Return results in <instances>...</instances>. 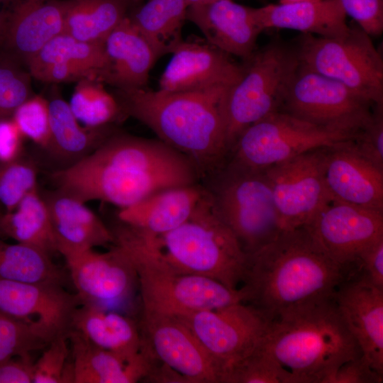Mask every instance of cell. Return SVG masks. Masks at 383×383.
Returning <instances> with one entry per match:
<instances>
[{
    "mask_svg": "<svg viewBox=\"0 0 383 383\" xmlns=\"http://www.w3.org/2000/svg\"><path fill=\"white\" fill-rule=\"evenodd\" d=\"M79 298L57 282H24L0 279V310L19 319L36 318L55 336L68 334Z\"/></svg>",
    "mask_w": 383,
    "mask_h": 383,
    "instance_id": "obj_18",
    "label": "cell"
},
{
    "mask_svg": "<svg viewBox=\"0 0 383 383\" xmlns=\"http://www.w3.org/2000/svg\"><path fill=\"white\" fill-rule=\"evenodd\" d=\"M72 383H135L147 379L155 365L148 349L127 360L104 350L70 330Z\"/></svg>",
    "mask_w": 383,
    "mask_h": 383,
    "instance_id": "obj_24",
    "label": "cell"
},
{
    "mask_svg": "<svg viewBox=\"0 0 383 383\" xmlns=\"http://www.w3.org/2000/svg\"><path fill=\"white\" fill-rule=\"evenodd\" d=\"M304 1H311V0H279V3L281 4L293 3V2Z\"/></svg>",
    "mask_w": 383,
    "mask_h": 383,
    "instance_id": "obj_49",
    "label": "cell"
},
{
    "mask_svg": "<svg viewBox=\"0 0 383 383\" xmlns=\"http://www.w3.org/2000/svg\"><path fill=\"white\" fill-rule=\"evenodd\" d=\"M143 341L182 383H221L220 370L190 329L178 318L143 311Z\"/></svg>",
    "mask_w": 383,
    "mask_h": 383,
    "instance_id": "obj_14",
    "label": "cell"
},
{
    "mask_svg": "<svg viewBox=\"0 0 383 383\" xmlns=\"http://www.w3.org/2000/svg\"><path fill=\"white\" fill-rule=\"evenodd\" d=\"M34 362L30 354L0 363V383H33Z\"/></svg>",
    "mask_w": 383,
    "mask_h": 383,
    "instance_id": "obj_46",
    "label": "cell"
},
{
    "mask_svg": "<svg viewBox=\"0 0 383 383\" xmlns=\"http://www.w3.org/2000/svg\"><path fill=\"white\" fill-rule=\"evenodd\" d=\"M209 191L198 183L163 189L120 209L118 220L141 233L161 235L188 220Z\"/></svg>",
    "mask_w": 383,
    "mask_h": 383,
    "instance_id": "obj_23",
    "label": "cell"
},
{
    "mask_svg": "<svg viewBox=\"0 0 383 383\" xmlns=\"http://www.w3.org/2000/svg\"><path fill=\"white\" fill-rule=\"evenodd\" d=\"M262 341V340H261ZM224 383H296L293 374L259 345L227 372Z\"/></svg>",
    "mask_w": 383,
    "mask_h": 383,
    "instance_id": "obj_37",
    "label": "cell"
},
{
    "mask_svg": "<svg viewBox=\"0 0 383 383\" xmlns=\"http://www.w3.org/2000/svg\"><path fill=\"white\" fill-rule=\"evenodd\" d=\"M350 265L353 275L383 289V238L364 249Z\"/></svg>",
    "mask_w": 383,
    "mask_h": 383,
    "instance_id": "obj_44",
    "label": "cell"
},
{
    "mask_svg": "<svg viewBox=\"0 0 383 383\" xmlns=\"http://www.w3.org/2000/svg\"><path fill=\"white\" fill-rule=\"evenodd\" d=\"M228 91L225 109L227 155L248 127L279 110L299 62L295 48L274 41L247 60Z\"/></svg>",
    "mask_w": 383,
    "mask_h": 383,
    "instance_id": "obj_7",
    "label": "cell"
},
{
    "mask_svg": "<svg viewBox=\"0 0 383 383\" xmlns=\"http://www.w3.org/2000/svg\"><path fill=\"white\" fill-rule=\"evenodd\" d=\"M0 226L5 238L50 256L58 252L48 205L38 188L27 194L13 211L2 213Z\"/></svg>",
    "mask_w": 383,
    "mask_h": 383,
    "instance_id": "obj_30",
    "label": "cell"
},
{
    "mask_svg": "<svg viewBox=\"0 0 383 383\" xmlns=\"http://www.w3.org/2000/svg\"><path fill=\"white\" fill-rule=\"evenodd\" d=\"M231 87L177 92L116 89L114 96L126 116L187 157L204 178L213 177L227 155L225 109Z\"/></svg>",
    "mask_w": 383,
    "mask_h": 383,
    "instance_id": "obj_2",
    "label": "cell"
},
{
    "mask_svg": "<svg viewBox=\"0 0 383 383\" xmlns=\"http://www.w3.org/2000/svg\"><path fill=\"white\" fill-rule=\"evenodd\" d=\"M176 317L190 329L215 362L221 383L228 370L259 345L271 322L244 302Z\"/></svg>",
    "mask_w": 383,
    "mask_h": 383,
    "instance_id": "obj_12",
    "label": "cell"
},
{
    "mask_svg": "<svg viewBox=\"0 0 383 383\" xmlns=\"http://www.w3.org/2000/svg\"><path fill=\"white\" fill-rule=\"evenodd\" d=\"M351 140L327 148L328 189L333 200L383 212V170L355 152Z\"/></svg>",
    "mask_w": 383,
    "mask_h": 383,
    "instance_id": "obj_22",
    "label": "cell"
},
{
    "mask_svg": "<svg viewBox=\"0 0 383 383\" xmlns=\"http://www.w3.org/2000/svg\"><path fill=\"white\" fill-rule=\"evenodd\" d=\"M261 345L296 383H328L343 363L362 355L333 294L283 311L271 321Z\"/></svg>",
    "mask_w": 383,
    "mask_h": 383,
    "instance_id": "obj_4",
    "label": "cell"
},
{
    "mask_svg": "<svg viewBox=\"0 0 383 383\" xmlns=\"http://www.w3.org/2000/svg\"><path fill=\"white\" fill-rule=\"evenodd\" d=\"M2 32H3V19H2L1 13L0 11V41L2 36Z\"/></svg>",
    "mask_w": 383,
    "mask_h": 383,
    "instance_id": "obj_50",
    "label": "cell"
},
{
    "mask_svg": "<svg viewBox=\"0 0 383 383\" xmlns=\"http://www.w3.org/2000/svg\"><path fill=\"white\" fill-rule=\"evenodd\" d=\"M204 0H186L187 4L188 6L196 5V4H200L203 3Z\"/></svg>",
    "mask_w": 383,
    "mask_h": 383,
    "instance_id": "obj_48",
    "label": "cell"
},
{
    "mask_svg": "<svg viewBox=\"0 0 383 383\" xmlns=\"http://www.w3.org/2000/svg\"><path fill=\"white\" fill-rule=\"evenodd\" d=\"M333 297L362 355L383 374V289L350 275L338 285Z\"/></svg>",
    "mask_w": 383,
    "mask_h": 383,
    "instance_id": "obj_19",
    "label": "cell"
},
{
    "mask_svg": "<svg viewBox=\"0 0 383 383\" xmlns=\"http://www.w3.org/2000/svg\"><path fill=\"white\" fill-rule=\"evenodd\" d=\"M186 19L196 25L212 46L246 60L254 53L257 37L262 31L255 8L233 0L189 6Z\"/></svg>",
    "mask_w": 383,
    "mask_h": 383,
    "instance_id": "obj_21",
    "label": "cell"
},
{
    "mask_svg": "<svg viewBox=\"0 0 383 383\" xmlns=\"http://www.w3.org/2000/svg\"><path fill=\"white\" fill-rule=\"evenodd\" d=\"M187 7L186 0H149L129 17L160 57L182 41Z\"/></svg>",
    "mask_w": 383,
    "mask_h": 383,
    "instance_id": "obj_32",
    "label": "cell"
},
{
    "mask_svg": "<svg viewBox=\"0 0 383 383\" xmlns=\"http://www.w3.org/2000/svg\"><path fill=\"white\" fill-rule=\"evenodd\" d=\"M55 338L39 321L19 319L0 310V363L44 348Z\"/></svg>",
    "mask_w": 383,
    "mask_h": 383,
    "instance_id": "obj_36",
    "label": "cell"
},
{
    "mask_svg": "<svg viewBox=\"0 0 383 383\" xmlns=\"http://www.w3.org/2000/svg\"><path fill=\"white\" fill-rule=\"evenodd\" d=\"M377 104L299 64L279 111L323 128L356 135Z\"/></svg>",
    "mask_w": 383,
    "mask_h": 383,
    "instance_id": "obj_11",
    "label": "cell"
},
{
    "mask_svg": "<svg viewBox=\"0 0 383 383\" xmlns=\"http://www.w3.org/2000/svg\"><path fill=\"white\" fill-rule=\"evenodd\" d=\"M350 143L360 156L383 170V104L374 106L371 118Z\"/></svg>",
    "mask_w": 383,
    "mask_h": 383,
    "instance_id": "obj_42",
    "label": "cell"
},
{
    "mask_svg": "<svg viewBox=\"0 0 383 383\" xmlns=\"http://www.w3.org/2000/svg\"><path fill=\"white\" fill-rule=\"evenodd\" d=\"M102 83L91 79L79 80L72 94L69 106L76 118L84 126L110 127L126 116L115 96Z\"/></svg>",
    "mask_w": 383,
    "mask_h": 383,
    "instance_id": "obj_35",
    "label": "cell"
},
{
    "mask_svg": "<svg viewBox=\"0 0 383 383\" xmlns=\"http://www.w3.org/2000/svg\"><path fill=\"white\" fill-rule=\"evenodd\" d=\"M49 210L58 253L113 245L114 236L86 203L59 189L43 195Z\"/></svg>",
    "mask_w": 383,
    "mask_h": 383,
    "instance_id": "obj_25",
    "label": "cell"
},
{
    "mask_svg": "<svg viewBox=\"0 0 383 383\" xmlns=\"http://www.w3.org/2000/svg\"><path fill=\"white\" fill-rule=\"evenodd\" d=\"M347 274V268L333 261L304 226L284 230L248 255L244 303L272 321L290 307L333 295Z\"/></svg>",
    "mask_w": 383,
    "mask_h": 383,
    "instance_id": "obj_3",
    "label": "cell"
},
{
    "mask_svg": "<svg viewBox=\"0 0 383 383\" xmlns=\"http://www.w3.org/2000/svg\"><path fill=\"white\" fill-rule=\"evenodd\" d=\"M217 1V0H204L202 4L212 2V1Z\"/></svg>",
    "mask_w": 383,
    "mask_h": 383,
    "instance_id": "obj_52",
    "label": "cell"
},
{
    "mask_svg": "<svg viewBox=\"0 0 383 383\" xmlns=\"http://www.w3.org/2000/svg\"><path fill=\"white\" fill-rule=\"evenodd\" d=\"M1 215H2V213L0 212V221H1ZM0 238H2V239H4V236L3 235V233L1 231V226H0Z\"/></svg>",
    "mask_w": 383,
    "mask_h": 383,
    "instance_id": "obj_51",
    "label": "cell"
},
{
    "mask_svg": "<svg viewBox=\"0 0 383 383\" xmlns=\"http://www.w3.org/2000/svg\"><path fill=\"white\" fill-rule=\"evenodd\" d=\"M131 0H67L64 30L73 38L104 43L126 16Z\"/></svg>",
    "mask_w": 383,
    "mask_h": 383,
    "instance_id": "obj_31",
    "label": "cell"
},
{
    "mask_svg": "<svg viewBox=\"0 0 383 383\" xmlns=\"http://www.w3.org/2000/svg\"><path fill=\"white\" fill-rule=\"evenodd\" d=\"M11 118L24 138L47 150L50 133L47 98L40 94H33L16 109Z\"/></svg>",
    "mask_w": 383,
    "mask_h": 383,
    "instance_id": "obj_40",
    "label": "cell"
},
{
    "mask_svg": "<svg viewBox=\"0 0 383 383\" xmlns=\"http://www.w3.org/2000/svg\"><path fill=\"white\" fill-rule=\"evenodd\" d=\"M48 99L50 133L46 150L63 163L62 167L89 155L114 133L111 126L92 128L83 126L58 91H53Z\"/></svg>",
    "mask_w": 383,
    "mask_h": 383,
    "instance_id": "obj_29",
    "label": "cell"
},
{
    "mask_svg": "<svg viewBox=\"0 0 383 383\" xmlns=\"http://www.w3.org/2000/svg\"><path fill=\"white\" fill-rule=\"evenodd\" d=\"M0 279L63 283L65 275L48 254L19 243L9 244L0 238Z\"/></svg>",
    "mask_w": 383,
    "mask_h": 383,
    "instance_id": "obj_34",
    "label": "cell"
},
{
    "mask_svg": "<svg viewBox=\"0 0 383 383\" xmlns=\"http://www.w3.org/2000/svg\"><path fill=\"white\" fill-rule=\"evenodd\" d=\"M67 0H9L0 10V55L26 67L52 38L63 32Z\"/></svg>",
    "mask_w": 383,
    "mask_h": 383,
    "instance_id": "obj_17",
    "label": "cell"
},
{
    "mask_svg": "<svg viewBox=\"0 0 383 383\" xmlns=\"http://www.w3.org/2000/svg\"><path fill=\"white\" fill-rule=\"evenodd\" d=\"M71 330L127 360L135 358L142 351L143 339L135 323L106 308L81 304L74 312Z\"/></svg>",
    "mask_w": 383,
    "mask_h": 383,
    "instance_id": "obj_28",
    "label": "cell"
},
{
    "mask_svg": "<svg viewBox=\"0 0 383 383\" xmlns=\"http://www.w3.org/2000/svg\"><path fill=\"white\" fill-rule=\"evenodd\" d=\"M218 215L250 255L274 240L281 228L264 170L223 165L213 177Z\"/></svg>",
    "mask_w": 383,
    "mask_h": 383,
    "instance_id": "obj_8",
    "label": "cell"
},
{
    "mask_svg": "<svg viewBox=\"0 0 383 383\" xmlns=\"http://www.w3.org/2000/svg\"><path fill=\"white\" fill-rule=\"evenodd\" d=\"M172 54L159 80V89L165 91L232 87L244 72V66L234 63L227 54L213 46L182 40Z\"/></svg>",
    "mask_w": 383,
    "mask_h": 383,
    "instance_id": "obj_20",
    "label": "cell"
},
{
    "mask_svg": "<svg viewBox=\"0 0 383 383\" xmlns=\"http://www.w3.org/2000/svg\"><path fill=\"white\" fill-rule=\"evenodd\" d=\"M327 148L311 150L263 170L283 231L305 226L333 200L325 179Z\"/></svg>",
    "mask_w": 383,
    "mask_h": 383,
    "instance_id": "obj_13",
    "label": "cell"
},
{
    "mask_svg": "<svg viewBox=\"0 0 383 383\" xmlns=\"http://www.w3.org/2000/svg\"><path fill=\"white\" fill-rule=\"evenodd\" d=\"M383 374L374 370L362 355L343 363L328 383H382Z\"/></svg>",
    "mask_w": 383,
    "mask_h": 383,
    "instance_id": "obj_45",
    "label": "cell"
},
{
    "mask_svg": "<svg viewBox=\"0 0 383 383\" xmlns=\"http://www.w3.org/2000/svg\"><path fill=\"white\" fill-rule=\"evenodd\" d=\"M31 78L26 67L0 55V119L11 118L33 94Z\"/></svg>",
    "mask_w": 383,
    "mask_h": 383,
    "instance_id": "obj_39",
    "label": "cell"
},
{
    "mask_svg": "<svg viewBox=\"0 0 383 383\" xmlns=\"http://www.w3.org/2000/svg\"><path fill=\"white\" fill-rule=\"evenodd\" d=\"M62 256L81 304L108 309L128 299L138 282L131 262L114 244L105 252L89 249Z\"/></svg>",
    "mask_w": 383,
    "mask_h": 383,
    "instance_id": "obj_16",
    "label": "cell"
},
{
    "mask_svg": "<svg viewBox=\"0 0 383 383\" xmlns=\"http://www.w3.org/2000/svg\"><path fill=\"white\" fill-rule=\"evenodd\" d=\"M56 189L120 209L159 190L198 183L192 162L160 140L113 133L78 162L55 171Z\"/></svg>",
    "mask_w": 383,
    "mask_h": 383,
    "instance_id": "obj_1",
    "label": "cell"
},
{
    "mask_svg": "<svg viewBox=\"0 0 383 383\" xmlns=\"http://www.w3.org/2000/svg\"><path fill=\"white\" fill-rule=\"evenodd\" d=\"M38 175L37 164L23 154L0 161V204L6 212L13 211L27 194L38 188Z\"/></svg>",
    "mask_w": 383,
    "mask_h": 383,
    "instance_id": "obj_38",
    "label": "cell"
},
{
    "mask_svg": "<svg viewBox=\"0 0 383 383\" xmlns=\"http://www.w3.org/2000/svg\"><path fill=\"white\" fill-rule=\"evenodd\" d=\"M260 28H287L304 34L335 37L347 33L350 26L340 0H311L269 4L255 8Z\"/></svg>",
    "mask_w": 383,
    "mask_h": 383,
    "instance_id": "obj_27",
    "label": "cell"
},
{
    "mask_svg": "<svg viewBox=\"0 0 383 383\" xmlns=\"http://www.w3.org/2000/svg\"><path fill=\"white\" fill-rule=\"evenodd\" d=\"M111 231L113 244L135 269L143 311L181 316L245 302L241 287L232 289L214 279L175 270L126 225L118 221Z\"/></svg>",
    "mask_w": 383,
    "mask_h": 383,
    "instance_id": "obj_6",
    "label": "cell"
},
{
    "mask_svg": "<svg viewBox=\"0 0 383 383\" xmlns=\"http://www.w3.org/2000/svg\"><path fill=\"white\" fill-rule=\"evenodd\" d=\"M68 334L55 337L34 362L33 383H72Z\"/></svg>",
    "mask_w": 383,
    "mask_h": 383,
    "instance_id": "obj_41",
    "label": "cell"
},
{
    "mask_svg": "<svg viewBox=\"0 0 383 383\" xmlns=\"http://www.w3.org/2000/svg\"><path fill=\"white\" fill-rule=\"evenodd\" d=\"M24 139L11 118L0 119V161H9L21 156Z\"/></svg>",
    "mask_w": 383,
    "mask_h": 383,
    "instance_id": "obj_47",
    "label": "cell"
},
{
    "mask_svg": "<svg viewBox=\"0 0 383 383\" xmlns=\"http://www.w3.org/2000/svg\"><path fill=\"white\" fill-rule=\"evenodd\" d=\"M128 227L179 272L208 277L232 289L243 282L248 255L218 215L210 190L188 220L167 233L149 235Z\"/></svg>",
    "mask_w": 383,
    "mask_h": 383,
    "instance_id": "obj_5",
    "label": "cell"
},
{
    "mask_svg": "<svg viewBox=\"0 0 383 383\" xmlns=\"http://www.w3.org/2000/svg\"><path fill=\"white\" fill-rule=\"evenodd\" d=\"M355 136L277 111L244 130L223 165L262 170L307 151L345 143Z\"/></svg>",
    "mask_w": 383,
    "mask_h": 383,
    "instance_id": "obj_10",
    "label": "cell"
},
{
    "mask_svg": "<svg viewBox=\"0 0 383 383\" xmlns=\"http://www.w3.org/2000/svg\"><path fill=\"white\" fill-rule=\"evenodd\" d=\"M304 227L333 261L348 267L383 238V212L333 200Z\"/></svg>",
    "mask_w": 383,
    "mask_h": 383,
    "instance_id": "obj_15",
    "label": "cell"
},
{
    "mask_svg": "<svg viewBox=\"0 0 383 383\" xmlns=\"http://www.w3.org/2000/svg\"><path fill=\"white\" fill-rule=\"evenodd\" d=\"M347 16L370 36L383 31V0H340Z\"/></svg>",
    "mask_w": 383,
    "mask_h": 383,
    "instance_id": "obj_43",
    "label": "cell"
},
{
    "mask_svg": "<svg viewBox=\"0 0 383 383\" xmlns=\"http://www.w3.org/2000/svg\"><path fill=\"white\" fill-rule=\"evenodd\" d=\"M299 64L333 79L374 104H383V60L360 27L343 35L304 34L295 48Z\"/></svg>",
    "mask_w": 383,
    "mask_h": 383,
    "instance_id": "obj_9",
    "label": "cell"
},
{
    "mask_svg": "<svg viewBox=\"0 0 383 383\" xmlns=\"http://www.w3.org/2000/svg\"><path fill=\"white\" fill-rule=\"evenodd\" d=\"M55 64L72 65L96 73L104 82L108 60L104 43H90L61 33L48 41L28 62L26 70L31 77Z\"/></svg>",
    "mask_w": 383,
    "mask_h": 383,
    "instance_id": "obj_33",
    "label": "cell"
},
{
    "mask_svg": "<svg viewBox=\"0 0 383 383\" xmlns=\"http://www.w3.org/2000/svg\"><path fill=\"white\" fill-rule=\"evenodd\" d=\"M104 46L108 60L104 82L116 89L144 87L159 57L129 16L106 37Z\"/></svg>",
    "mask_w": 383,
    "mask_h": 383,
    "instance_id": "obj_26",
    "label": "cell"
}]
</instances>
